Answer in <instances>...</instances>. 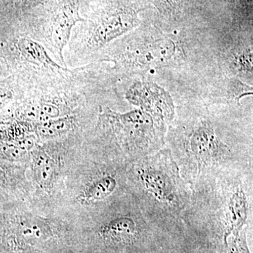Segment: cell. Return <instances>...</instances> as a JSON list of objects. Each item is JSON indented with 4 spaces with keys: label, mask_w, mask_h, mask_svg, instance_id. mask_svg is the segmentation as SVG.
Listing matches in <instances>:
<instances>
[{
    "label": "cell",
    "mask_w": 253,
    "mask_h": 253,
    "mask_svg": "<svg viewBox=\"0 0 253 253\" xmlns=\"http://www.w3.org/2000/svg\"><path fill=\"white\" fill-rule=\"evenodd\" d=\"M136 173L142 189L155 201L172 211L182 207L181 181L176 163L169 151L144 160Z\"/></svg>",
    "instance_id": "1"
},
{
    "label": "cell",
    "mask_w": 253,
    "mask_h": 253,
    "mask_svg": "<svg viewBox=\"0 0 253 253\" xmlns=\"http://www.w3.org/2000/svg\"><path fill=\"white\" fill-rule=\"evenodd\" d=\"M188 156L198 168L217 165L228 158L229 150L208 123L196 128L187 144Z\"/></svg>",
    "instance_id": "2"
},
{
    "label": "cell",
    "mask_w": 253,
    "mask_h": 253,
    "mask_svg": "<svg viewBox=\"0 0 253 253\" xmlns=\"http://www.w3.org/2000/svg\"><path fill=\"white\" fill-rule=\"evenodd\" d=\"M137 21L134 10L128 8L116 10L98 21L93 33V42L96 45L106 44L130 31Z\"/></svg>",
    "instance_id": "3"
},
{
    "label": "cell",
    "mask_w": 253,
    "mask_h": 253,
    "mask_svg": "<svg viewBox=\"0 0 253 253\" xmlns=\"http://www.w3.org/2000/svg\"><path fill=\"white\" fill-rule=\"evenodd\" d=\"M83 21L79 14V6L73 2H68L61 6L53 18L50 36L51 45L63 62V49L69 41L73 28L76 23Z\"/></svg>",
    "instance_id": "4"
},
{
    "label": "cell",
    "mask_w": 253,
    "mask_h": 253,
    "mask_svg": "<svg viewBox=\"0 0 253 253\" xmlns=\"http://www.w3.org/2000/svg\"><path fill=\"white\" fill-rule=\"evenodd\" d=\"M249 214V201L244 190H235L231 193L226 203L223 234L224 244L229 236L237 235L242 231Z\"/></svg>",
    "instance_id": "5"
},
{
    "label": "cell",
    "mask_w": 253,
    "mask_h": 253,
    "mask_svg": "<svg viewBox=\"0 0 253 253\" xmlns=\"http://www.w3.org/2000/svg\"><path fill=\"white\" fill-rule=\"evenodd\" d=\"M99 236L112 244L130 246L139 237V229L134 219L121 216L111 219L100 228Z\"/></svg>",
    "instance_id": "6"
},
{
    "label": "cell",
    "mask_w": 253,
    "mask_h": 253,
    "mask_svg": "<svg viewBox=\"0 0 253 253\" xmlns=\"http://www.w3.org/2000/svg\"><path fill=\"white\" fill-rule=\"evenodd\" d=\"M16 46L21 54L29 62L38 66L68 71V69L61 67L50 57L44 46L33 40L27 38H19Z\"/></svg>",
    "instance_id": "7"
},
{
    "label": "cell",
    "mask_w": 253,
    "mask_h": 253,
    "mask_svg": "<svg viewBox=\"0 0 253 253\" xmlns=\"http://www.w3.org/2000/svg\"><path fill=\"white\" fill-rule=\"evenodd\" d=\"M17 232L20 241L26 244L42 242L51 235L45 221L37 218H26L18 221Z\"/></svg>",
    "instance_id": "8"
},
{
    "label": "cell",
    "mask_w": 253,
    "mask_h": 253,
    "mask_svg": "<svg viewBox=\"0 0 253 253\" xmlns=\"http://www.w3.org/2000/svg\"><path fill=\"white\" fill-rule=\"evenodd\" d=\"M33 172L37 183L43 189H49L56 177L54 160L46 153L40 151L33 158Z\"/></svg>",
    "instance_id": "9"
},
{
    "label": "cell",
    "mask_w": 253,
    "mask_h": 253,
    "mask_svg": "<svg viewBox=\"0 0 253 253\" xmlns=\"http://www.w3.org/2000/svg\"><path fill=\"white\" fill-rule=\"evenodd\" d=\"M117 181L111 176H106L94 181L86 188L81 196L82 201L86 203H96L103 201L114 192Z\"/></svg>",
    "instance_id": "10"
},
{
    "label": "cell",
    "mask_w": 253,
    "mask_h": 253,
    "mask_svg": "<svg viewBox=\"0 0 253 253\" xmlns=\"http://www.w3.org/2000/svg\"><path fill=\"white\" fill-rule=\"evenodd\" d=\"M74 126V118L71 116L58 118L47 122L41 123L38 126V132L41 137L51 139L72 130Z\"/></svg>",
    "instance_id": "11"
},
{
    "label": "cell",
    "mask_w": 253,
    "mask_h": 253,
    "mask_svg": "<svg viewBox=\"0 0 253 253\" xmlns=\"http://www.w3.org/2000/svg\"><path fill=\"white\" fill-rule=\"evenodd\" d=\"M174 46L170 41H159L141 51L140 59L144 63H161L170 57Z\"/></svg>",
    "instance_id": "12"
},
{
    "label": "cell",
    "mask_w": 253,
    "mask_h": 253,
    "mask_svg": "<svg viewBox=\"0 0 253 253\" xmlns=\"http://www.w3.org/2000/svg\"><path fill=\"white\" fill-rule=\"evenodd\" d=\"M226 246L227 253H251L244 233L229 236L226 241Z\"/></svg>",
    "instance_id": "13"
},
{
    "label": "cell",
    "mask_w": 253,
    "mask_h": 253,
    "mask_svg": "<svg viewBox=\"0 0 253 253\" xmlns=\"http://www.w3.org/2000/svg\"><path fill=\"white\" fill-rule=\"evenodd\" d=\"M60 114L61 111L56 105L51 103H42L38 110V119L41 123L47 122L59 118Z\"/></svg>",
    "instance_id": "14"
},
{
    "label": "cell",
    "mask_w": 253,
    "mask_h": 253,
    "mask_svg": "<svg viewBox=\"0 0 253 253\" xmlns=\"http://www.w3.org/2000/svg\"><path fill=\"white\" fill-rule=\"evenodd\" d=\"M165 4L170 8H177L190 0H162Z\"/></svg>",
    "instance_id": "15"
}]
</instances>
